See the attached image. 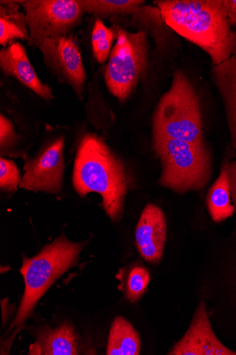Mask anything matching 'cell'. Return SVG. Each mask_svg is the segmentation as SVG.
Here are the masks:
<instances>
[{
	"label": "cell",
	"mask_w": 236,
	"mask_h": 355,
	"mask_svg": "<svg viewBox=\"0 0 236 355\" xmlns=\"http://www.w3.org/2000/svg\"><path fill=\"white\" fill-rule=\"evenodd\" d=\"M157 6L163 21L207 53L212 66L236 53L226 0H159Z\"/></svg>",
	"instance_id": "obj_1"
},
{
	"label": "cell",
	"mask_w": 236,
	"mask_h": 355,
	"mask_svg": "<svg viewBox=\"0 0 236 355\" xmlns=\"http://www.w3.org/2000/svg\"><path fill=\"white\" fill-rule=\"evenodd\" d=\"M73 186L82 198L96 192L102 197V206L113 221L123 215L128 176L122 160L102 138L86 135L78 150L73 177Z\"/></svg>",
	"instance_id": "obj_2"
},
{
	"label": "cell",
	"mask_w": 236,
	"mask_h": 355,
	"mask_svg": "<svg viewBox=\"0 0 236 355\" xmlns=\"http://www.w3.org/2000/svg\"><path fill=\"white\" fill-rule=\"evenodd\" d=\"M86 243L72 242L62 234L36 256H23L20 272L24 279L25 291L14 327H21L51 286L78 265Z\"/></svg>",
	"instance_id": "obj_3"
},
{
	"label": "cell",
	"mask_w": 236,
	"mask_h": 355,
	"mask_svg": "<svg viewBox=\"0 0 236 355\" xmlns=\"http://www.w3.org/2000/svg\"><path fill=\"white\" fill-rule=\"evenodd\" d=\"M153 136L205 144L199 96L181 70L174 72L171 87L158 103L153 119Z\"/></svg>",
	"instance_id": "obj_4"
},
{
	"label": "cell",
	"mask_w": 236,
	"mask_h": 355,
	"mask_svg": "<svg viewBox=\"0 0 236 355\" xmlns=\"http://www.w3.org/2000/svg\"><path fill=\"white\" fill-rule=\"evenodd\" d=\"M153 147L161 164V186L178 193H185L199 191L210 182L212 159L206 143L197 144L154 137Z\"/></svg>",
	"instance_id": "obj_5"
},
{
	"label": "cell",
	"mask_w": 236,
	"mask_h": 355,
	"mask_svg": "<svg viewBox=\"0 0 236 355\" xmlns=\"http://www.w3.org/2000/svg\"><path fill=\"white\" fill-rule=\"evenodd\" d=\"M117 41L106 69L105 79L110 92L124 102L145 76L149 62V44L145 31L131 33L118 28Z\"/></svg>",
	"instance_id": "obj_6"
},
{
	"label": "cell",
	"mask_w": 236,
	"mask_h": 355,
	"mask_svg": "<svg viewBox=\"0 0 236 355\" xmlns=\"http://www.w3.org/2000/svg\"><path fill=\"white\" fill-rule=\"evenodd\" d=\"M26 12L28 44L39 47L46 40L70 35L85 10L81 0H28L20 2Z\"/></svg>",
	"instance_id": "obj_7"
},
{
	"label": "cell",
	"mask_w": 236,
	"mask_h": 355,
	"mask_svg": "<svg viewBox=\"0 0 236 355\" xmlns=\"http://www.w3.org/2000/svg\"><path fill=\"white\" fill-rule=\"evenodd\" d=\"M39 48L51 73L60 83L71 86L82 101L87 75L75 36L48 39Z\"/></svg>",
	"instance_id": "obj_8"
},
{
	"label": "cell",
	"mask_w": 236,
	"mask_h": 355,
	"mask_svg": "<svg viewBox=\"0 0 236 355\" xmlns=\"http://www.w3.org/2000/svg\"><path fill=\"white\" fill-rule=\"evenodd\" d=\"M64 139L61 137L39 156L26 161L20 188L59 195L63 184Z\"/></svg>",
	"instance_id": "obj_9"
},
{
	"label": "cell",
	"mask_w": 236,
	"mask_h": 355,
	"mask_svg": "<svg viewBox=\"0 0 236 355\" xmlns=\"http://www.w3.org/2000/svg\"><path fill=\"white\" fill-rule=\"evenodd\" d=\"M167 354L236 355V352L218 339L212 329L206 304L201 300L186 334Z\"/></svg>",
	"instance_id": "obj_10"
},
{
	"label": "cell",
	"mask_w": 236,
	"mask_h": 355,
	"mask_svg": "<svg viewBox=\"0 0 236 355\" xmlns=\"http://www.w3.org/2000/svg\"><path fill=\"white\" fill-rule=\"evenodd\" d=\"M167 239V223L158 206L148 204L144 209L136 231V243L144 259L158 264L163 257Z\"/></svg>",
	"instance_id": "obj_11"
},
{
	"label": "cell",
	"mask_w": 236,
	"mask_h": 355,
	"mask_svg": "<svg viewBox=\"0 0 236 355\" xmlns=\"http://www.w3.org/2000/svg\"><path fill=\"white\" fill-rule=\"evenodd\" d=\"M0 67L6 76L14 77L42 99L47 101L54 99L52 89L39 79L20 43L13 42L1 49Z\"/></svg>",
	"instance_id": "obj_12"
},
{
	"label": "cell",
	"mask_w": 236,
	"mask_h": 355,
	"mask_svg": "<svg viewBox=\"0 0 236 355\" xmlns=\"http://www.w3.org/2000/svg\"><path fill=\"white\" fill-rule=\"evenodd\" d=\"M80 352V337L69 321L55 329L46 327L37 335V342L32 345L29 354L76 355Z\"/></svg>",
	"instance_id": "obj_13"
},
{
	"label": "cell",
	"mask_w": 236,
	"mask_h": 355,
	"mask_svg": "<svg viewBox=\"0 0 236 355\" xmlns=\"http://www.w3.org/2000/svg\"><path fill=\"white\" fill-rule=\"evenodd\" d=\"M212 78L223 100L231 144L236 149V53L217 66H212Z\"/></svg>",
	"instance_id": "obj_14"
},
{
	"label": "cell",
	"mask_w": 236,
	"mask_h": 355,
	"mask_svg": "<svg viewBox=\"0 0 236 355\" xmlns=\"http://www.w3.org/2000/svg\"><path fill=\"white\" fill-rule=\"evenodd\" d=\"M141 340L138 331L122 316L113 322L107 347V355H138Z\"/></svg>",
	"instance_id": "obj_15"
},
{
	"label": "cell",
	"mask_w": 236,
	"mask_h": 355,
	"mask_svg": "<svg viewBox=\"0 0 236 355\" xmlns=\"http://www.w3.org/2000/svg\"><path fill=\"white\" fill-rule=\"evenodd\" d=\"M0 9V44L6 48L15 40H28L26 15L19 11V2L1 1Z\"/></svg>",
	"instance_id": "obj_16"
},
{
	"label": "cell",
	"mask_w": 236,
	"mask_h": 355,
	"mask_svg": "<svg viewBox=\"0 0 236 355\" xmlns=\"http://www.w3.org/2000/svg\"><path fill=\"white\" fill-rule=\"evenodd\" d=\"M207 205L212 220L217 223L232 216L235 211V207L231 203L227 164L223 166L220 175L208 193Z\"/></svg>",
	"instance_id": "obj_17"
},
{
	"label": "cell",
	"mask_w": 236,
	"mask_h": 355,
	"mask_svg": "<svg viewBox=\"0 0 236 355\" xmlns=\"http://www.w3.org/2000/svg\"><path fill=\"white\" fill-rule=\"evenodd\" d=\"M81 2L86 13L98 19L136 14L145 3L143 0H81Z\"/></svg>",
	"instance_id": "obj_18"
},
{
	"label": "cell",
	"mask_w": 236,
	"mask_h": 355,
	"mask_svg": "<svg viewBox=\"0 0 236 355\" xmlns=\"http://www.w3.org/2000/svg\"><path fill=\"white\" fill-rule=\"evenodd\" d=\"M115 35L112 28L106 26L97 18L92 32V49L96 60L104 64L109 59Z\"/></svg>",
	"instance_id": "obj_19"
},
{
	"label": "cell",
	"mask_w": 236,
	"mask_h": 355,
	"mask_svg": "<svg viewBox=\"0 0 236 355\" xmlns=\"http://www.w3.org/2000/svg\"><path fill=\"white\" fill-rule=\"evenodd\" d=\"M151 280L148 270L140 266L133 267L129 272L125 284V293L127 300L134 303L145 293Z\"/></svg>",
	"instance_id": "obj_20"
},
{
	"label": "cell",
	"mask_w": 236,
	"mask_h": 355,
	"mask_svg": "<svg viewBox=\"0 0 236 355\" xmlns=\"http://www.w3.org/2000/svg\"><path fill=\"white\" fill-rule=\"evenodd\" d=\"M21 180L20 172L13 161L1 157L0 159V188L5 191L14 192L17 191Z\"/></svg>",
	"instance_id": "obj_21"
},
{
	"label": "cell",
	"mask_w": 236,
	"mask_h": 355,
	"mask_svg": "<svg viewBox=\"0 0 236 355\" xmlns=\"http://www.w3.org/2000/svg\"><path fill=\"white\" fill-rule=\"evenodd\" d=\"M16 141L12 123L3 115L0 116V146L2 154L10 149Z\"/></svg>",
	"instance_id": "obj_22"
},
{
	"label": "cell",
	"mask_w": 236,
	"mask_h": 355,
	"mask_svg": "<svg viewBox=\"0 0 236 355\" xmlns=\"http://www.w3.org/2000/svg\"><path fill=\"white\" fill-rule=\"evenodd\" d=\"M227 170L230 181V193L235 207H236V159L227 163Z\"/></svg>",
	"instance_id": "obj_23"
},
{
	"label": "cell",
	"mask_w": 236,
	"mask_h": 355,
	"mask_svg": "<svg viewBox=\"0 0 236 355\" xmlns=\"http://www.w3.org/2000/svg\"><path fill=\"white\" fill-rule=\"evenodd\" d=\"M226 5L229 23L236 30V0H226Z\"/></svg>",
	"instance_id": "obj_24"
}]
</instances>
